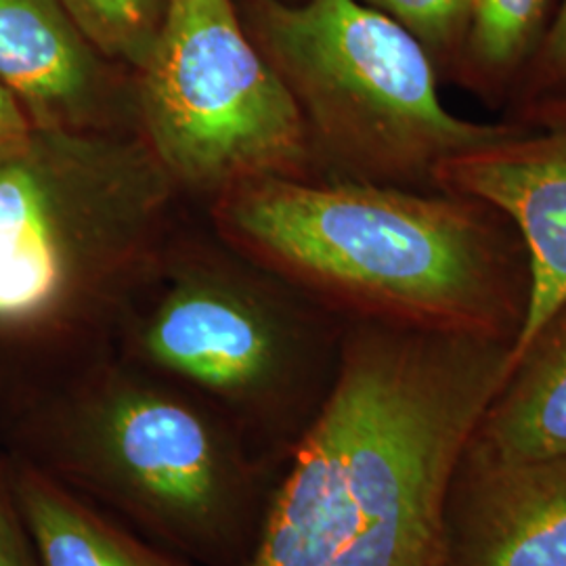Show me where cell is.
Listing matches in <instances>:
<instances>
[{"instance_id":"cell-9","label":"cell","mask_w":566,"mask_h":566,"mask_svg":"<svg viewBox=\"0 0 566 566\" xmlns=\"http://www.w3.org/2000/svg\"><path fill=\"white\" fill-rule=\"evenodd\" d=\"M0 82L39 130H88L99 116V53L61 0H0Z\"/></svg>"},{"instance_id":"cell-11","label":"cell","mask_w":566,"mask_h":566,"mask_svg":"<svg viewBox=\"0 0 566 566\" xmlns=\"http://www.w3.org/2000/svg\"><path fill=\"white\" fill-rule=\"evenodd\" d=\"M13 464L42 566H196L145 539L41 468L15 455Z\"/></svg>"},{"instance_id":"cell-2","label":"cell","mask_w":566,"mask_h":566,"mask_svg":"<svg viewBox=\"0 0 566 566\" xmlns=\"http://www.w3.org/2000/svg\"><path fill=\"white\" fill-rule=\"evenodd\" d=\"M227 233L273 269L376 322L514 343L528 266L502 212L439 189L263 177L227 189Z\"/></svg>"},{"instance_id":"cell-4","label":"cell","mask_w":566,"mask_h":566,"mask_svg":"<svg viewBox=\"0 0 566 566\" xmlns=\"http://www.w3.org/2000/svg\"><path fill=\"white\" fill-rule=\"evenodd\" d=\"M256 30L313 151L348 181L434 189L441 164L512 130V122L455 116L441 99L430 53L361 0H263Z\"/></svg>"},{"instance_id":"cell-14","label":"cell","mask_w":566,"mask_h":566,"mask_svg":"<svg viewBox=\"0 0 566 566\" xmlns=\"http://www.w3.org/2000/svg\"><path fill=\"white\" fill-rule=\"evenodd\" d=\"M378 9L390 20L411 32L430 57L439 74L453 76L462 55L465 32L470 23L472 0H361Z\"/></svg>"},{"instance_id":"cell-5","label":"cell","mask_w":566,"mask_h":566,"mask_svg":"<svg viewBox=\"0 0 566 566\" xmlns=\"http://www.w3.org/2000/svg\"><path fill=\"white\" fill-rule=\"evenodd\" d=\"M139 72L147 147L172 182L224 193L263 177L301 179L315 154L292 93L231 0H168Z\"/></svg>"},{"instance_id":"cell-1","label":"cell","mask_w":566,"mask_h":566,"mask_svg":"<svg viewBox=\"0 0 566 566\" xmlns=\"http://www.w3.org/2000/svg\"><path fill=\"white\" fill-rule=\"evenodd\" d=\"M510 348L376 319L353 332L245 566H447L451 479L510 376Z\"/></svg>"},{"instance_id":"cell-15","label":"cell","mask_w":566,"mask_h":566,"mask_svg":"<svg viewBox=\"0 0 566 566\" xmlns=\"http://www.w3.org/2000/svg\"><path fill=\"white\" fill-rule=\"evenodd\" d=\"M521 103L566 95V0H560L514 91Z\"/></svg>"},{"instance_id":"cell-8","label":"cell","mask_w":566,"mask_h":566,"mask_svg":"<svg viewBox=\"0 0 566 566\" xmlns=\"http://www.w3.org/2000/svg\"><path fill=\"white\" fill-rule=\"evenodd\" d=\"M447 510V566H566V455L502 462L474 455Z\"/></svg>"},{"instance_id":"cell-6","label":"cell","mask_w":566,"mask_h":566,"mask_svg":"<svg viewBox=\"0 0 566 566\" xmlns=\"http://www.w3.org/2000/svg\"><path fill=\"white\" fill-rule=\"evenodd\" d=\"M122 336L130 365L208 405L277 472L324 405L313 399V329L248 285L182 277Z\"/></svg>"},{"instance_id":"cell-7","label":"cell","mask_w":566,"mask_h":566,"mask_svg":"<svg viewBox=\"0 0 566 566\" xmlns=\"http://www.w3.org/2000/svg\"><path fill=\"white\" fill-rule=\"evenodd\" d=\"M434 189L495 208L523 242L528 298L510 348L512 369L566 303V95L521 105L502 139L441 164Z\"/></svg>"},{"instance_id":"cell-16","label":"cell","mask_w":566,"mask_h":566,"mask_svg":"<svg viewBox=\"0 0 566 566\" xmlns=\"http://www.w3.org/2000/svg\"><path fill=\"white\" fill-rule=\"evenodd\" d=\"M0 566H42L15 486L13 455L0 447Z\"/></svg>"},{"instance_id":"cell-3","label":"cell","mask_w":566,"mask_h":566,"mask_svg":"<svg viewBox=\"0 0 566 566\" xmlns=\"http://www.w3.org/2000/svg\"><path fill=\"white\" fill-rule=\"evenodd\" d=\"M0 447L196 566H245L280 474L208 405L109 359Z\"/></svg>"},{"instance_id":"cell-17","label":"cell","mask_w":566,"mask_h":566,"mask_svg":"<svg viewBox=\"0 0 566 566\" xmlns=\"http://www.w3.org/2000/svg\"><path fill=\"white\" fill-rule=\"evenodd\" d=\"M34 126L28 120L20 102L0 82V163L25 149Z\"/></svg>"},{"instance_id":"cell-12","label":"cell","mask_w":566,"mask_h":566,"mask_svg":"<svg viewBox=\"0 0 566 566\" xmlns=\"http://www.w3.org/2000/svg\"><path fill=\"white\" fill-rule=\"evenodd\" d=\"M560 0H472L453 76L481 97L514 93Z\"/></svg>"},{"instance_id":"cell-13","label":"cell","mask_w":566,"mask_h":566,"mask_svg":"<svg viewBox=\"0 0 566 566\" xmlns=\"http://www.w3.org/2000/svg\"><path fill=\"white\" fill-rule=\"evenodd\" d=\"M84 39L107 60L142 67L163 28L168 0H61Z\"/></svg>"},{"instance_id":"cell-10","label":"cell","mask_w":566,"mask_h":566,"mask_svg":"<svg viewBox=\"0 0 566 566\" xmlns=\"http://www.w3.org/2000/svg\"><path fill=\"white\" fill-rule=\"evenodd\" d=\"M472 446L502 462L566 455V303L512 365Z\"/></svg>"}]
</instances>
